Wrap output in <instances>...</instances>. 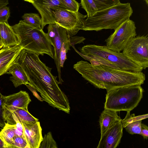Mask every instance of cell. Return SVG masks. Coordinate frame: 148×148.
<instances>
[{
	"label": "cell",
	"mask_w": 148,
	"mask_h": 148,
	"mask_svg": "<svg viewBox=\"0 0 148 148\" xmlns=\"http://www.w3.org/2000/svg\"><path fill=\"white\" fill-rule=\"evenodd\" d=\"M70 39L63 42L60 53V65L61 68L64 66L65 60L66 59V53L69 50H70Z\"/></svg>",
	"instance_id": "4316f807"
},
{
	"label": "cell",
	"mask_w": 148,
	"mask_h": 148,
	"mask_svg": "<svg viewBox=\"0 0 148 148\" xmlns=\"http://www.w3.org/2000/svg\"><path fill=\"white\" fill-rule=\"evenodd\" d=\"M82 8L87 13V17H90L98 11L93 0H80Z\"/></svg>",
	"instance_id": "603a6c76"
},
{
	"label": "cell",
	"mask_w": 148,
	"mask_h": 148,
	"mask_svg": "<svg viewBox=\"0 0 148 148\" xmlns=\"http://www.w3.org/2000/svg\"><path fill=\"white\" fill-rule=\"evenodd\" d=\"M55 23L64 28L69 37L75 35L84 26L85 18L87 15L78 11L73 12L63 9L53 11Z\"/></svg>",
	"instance_id": "ba28073f"
},
{
	"label": "cell",
	"mask_w": 148,
	"mask_h": 148,
	"mask_svg": "<svg viewBox=\"0 0 148 148\" xmlns=\"http://www.w3.org/2000/svg\"><path fill=\"white\" fill-rule=\"evenodd\" d=\"M23 49L18 45L3 47L0 50V76L7 72Z\"/></svg>",
	"instance_id": "5bb4252c"
},
{
	"label": "cell",
	"mask_w": 148,
	"mask_h": 148,
	"mask_svg": "<svg viewBox=\"0 0 148 148\" xmlns=\"http://www.w3.org/2000/svg\"><path fill=\"white\" fill-rule=\"evenodd\" d=\"M32 4L40 14L42 29L47 25L55 23L53 10L58 9H66L59 0H36Z\"/></svg>",
	"instance_id": "7c38bea8"
},
{
	"label": "cell",
	"mask_w": 148,
	"mask_h": 148,
	"mask_svg": "<svg viewBox=\"0 0 148 148\" xmlns=\"http://www.w3.org/2000/svg\"><path fill=\"white\" fill-rule=\"evenodd\" d=\"M5 148L4 144L3 141L0 138V148Z\"/></svg>",
	"instance_id": "836d02e7"
},
{
	"label": "cell",
	"mask_w": 148,
	"mask_h": 148,
	"mask_svg": "<svg viewBox=\"0 0 148 148\" xmlns=\"http://www.w3.org/2000/svg\"><path fill=\"white\" fill-rule=\"evenodd\" d=\"M16 135L15 125L6 123L0 132V138L4 143L5 148H9L13 138Z\"/></svg>",
	"instance_id": "ffe728a7"
},
{
	"label": "cell",
	"mask_w": 148,
	"mask_h": 148,
	"mask_svg": "<svg viewBox=\"0 0 148 148\" xmlns=\"http://www.w3.org/2000/svg\"><path fill=\"white\" fill-rule=\"evenodd\" d=\"M123 127L121 119L112 125L101 135L97 148H115L120 143L123 136Z\"/></svg>",
	"instance_id": "4fadbf2b"
},
{
	"label": "cell",
	"mask_w": 148,
	"mask_h": 148,
	"mask_svg": "<svg viewBox=\"0 0 148 148\" xmlns=\"http://www.w3.org/2000/svg\"><path fill=\"white\" fill-rule=\"evenodd\" d=\"M134 22L130 19L126 20L114 30L105 41L108 49L120 52L128 43L136 36Z\"/></svg>",
	"instance_id": "52a82bcc"
},
{
	"label": "cell",
	"mask_w": 148,
	"mask_h": 148,
	"mask_svg": "<svg viewBox=\"0 0 148 148\" xmlns=\"http://www.w3.org/2000/svg\"><path fill=\"white\" fill-rule=\"evenodd\" d=\"M117 112L104 109L99 117V123L101 135L117 121L121 120Z\"/></svg>",
	"instance_id": "ac0fdd59"
},
{
	"label": "cell",
	"mask_w": 148,
	"mask_h": 148,
	"mask_svg": "<svg viewBox=\"0 0 148 148\" xmlns=\"http://www.w3.org/2000/svg\"><path fill=\"white\" fill-rule=\"evenodd\" d=\"M78 53L84 58L97 61L108 66L135 72H141L142 67L134 63L122 53L111 50L106 46L88 45Z\"/></svg>",
	"instance_id": "5b68a950"
},
{
	"label": "cell",
	"mask_w": 148,
	"mask_h": 148,
	"mask_svg": "<svg viewBox=\"0 0 148 148\" xmlns=\"http://www.w3.org/2000/svg\"><path fill=\"white\" fill-rule=\"evenodd\" d=\"M22 123L28 148H39L43 139L40 122L32 124Z\"/></svg>",
	"instance_id": "9a60e30c"
},
{
	"label": "cell",
	"mask_w": 148,
	"mask_h": 148,
	"mask_svg": "<svg viewBox=\"0 0 148 148\" xmlns=\"http://www.w3.org/2000/svg\"><path fill=\"white\" fill-rule=\"evenodd\" d=\"M66 9L73 12L78 11L80 4L75 0H59Z\"/></svg>",
	"instance_id": "83f0119b"
},
{
	"label": "cell",
	"mask_w": 148,
	"mask_h": 148,
	"mask_svg": "<svg viewBox=\"0 0 148 148\" xmlns=\"http://www.w3.org/2000/svg\"><path fill=\"white\" fill-rule=\"evenodd\" d=\"M0 35L3 47L18 45L16 35L8 23H0Z\"/></svg>",
	"instance_id": "e0dca14e"
},
{
	"label": "cell",
	"mask_w": 148,
	"mask_h": 148,
	"mask_svg": "<svg viewBox=\"0 0 148 148\" xmlns=\"http://www.w3.org/2000/svg\"><path fill=\"white\" fill-rule=\"evenodd\" d=\"M11 74L10 80L15 88L22 84H28L29 83L28 77L22 68L18 64H13L6 73Z\"/></svg>",
	"instance_id": "d6986e66"
},
{
	"label": "cell",
	"mask_w": 148,
	"mask_h": 148,
	"mask_svg": "<svg viewBox=\"0 0 148 148\" xmlns=\"http://www.w3.org/2000/svg\"><path fill=\"white\" fill-rule=\"evenodd\" d=\"M3 95L0 92V127L3 128L6 123L3 115Z\"/></svg>",
	"instance_id": "f546056e"
},
{
	"label": "cell",
	"mask_w": 148,
	"mask_h": 148,
	"mask_svg": "<svg viewBox=\"0 0 148 148\" xmlns=\"http://www.w3.org/2000/svg\"><path fill=\"white\" fill-rule=\"evenodd\" d=\"M8 3V0H0V8L7 6Z\"/></svg>",
	"instance_id": "d6a6232c"
},
{
	"label": "cell",
	"mask_w": 148,
	"mask_h": 148,
	"mask_svg": "<svg viewBox=\"0 0 148 148\" xmlns=\"http://www.w3.org/2000/svg\"><path fill=\"white\" fill-rule=\"evenodd\" d=\"M85 40V38L83 37L74 36L70 37V45H74L77 43L83 42Z\"/></svg>",
	"instance_id": "4dcf8cb0"
},
{
	"label": "cell",
	"mask_w": 148,
	"mask_h": 148,
	"mask_svg": "<svg viewBox=\"0 0 148 148\" xmlns=\"http://www.w3.org/2000/svg\"><path fill=\"white\" fill-rule=\"evenodd\" d=\"M10 10L7 6L0 8V23H8V20L10 16Z\"/></svg>",
	"instance_id": "f1b7e54d"
},
{
	"label": "cell",
	"mask_w": 148,
	"mask_h": 148,
	"mask_svg": "<svg viewBox=\"0 0 148 148\" xmlns=\"http://www.w3.org/2000/svg\"><path fill=\"white\" fill-rule=\"evenodd\" d=\"M133 13L130 3L120 2L109 8L98 11L85 19L82 30L98 31L103 29L114 30L130 19Z\"/></svg>",
	"instance_id": "277c9868"
},
{
	"label": "cell",
	"mask_w": 148,
	"mask_h": 148,
	"mask_svg": "<svg viewBox=\"0 0 148 148\" xmlns=\"http://www.w3.org/2000/svg\"><path fill=\"white\" fill-rule=\"evenodd\" d=\"M39 55L23 49L14 63L22 68L29 85L40 93L43 100L60 110L69 113L70 107L67 97L59 87L57 77L51 73V69L41 61Z\"/></svg>",
	"instance_id": "6da1fadb"
},
{
	"label": "cell",
	"mask_w": 148,
	"mask_h": 148,
	"mask_svg": "<svg viewBox=\"0 0 148 148\" xmlns=\"http://www.w3.org/2000/svg\"><path fill=\"white\" fill-rule=\"evenodd\" d=\"M140 135H141L144 139H147L148 138V127L144 124L141 123Z\"/></svg>",
	"instance_id": "1f68e13d"
},
{
	"label": "cell",
	"mask_w": 148,
	"mask_h": 148,
	"mask_svg": "<svg viewBox=\"0 0 148 148\" xmlns=\"http://www.w3.org/2000/svg\"><path fill=\"white\" fill-rule=\"evenodd\" d=\"M23 20L36 27L41 28L42 19L39 14L35 13H25L22 16Z\"/></svg>",
	"instance_id": "7402d4cb"
},
{
	"label": "cell",
	"mask_w": 148,
	"mask_h": 148,
	"mask_svg": "<svg viewBox=\"0 0 148 148\" xmlns=\"http://www.w3.org/2000/svg\"><path fill=\"white\" fill-rule=\"evenodd\" d=\"M11 26L16 35L18 45L23 49L42 56L45 54L54 59L49 38L41 28L34 26L23 20Z\"/></svg>",
	"instance_id": "3957f363"
},
{
	"label": "cell",
	"mask_w": 148,
	"mask_h": 148,
	"mask_svg": "<svg viewBox=\"0 0 148 148\" xmlns=\"http://www.w3.org/2000/svg\"><path fill=\"white\" fill-rule=\"evenodd\" d=\"M0 42H1V40L0 35Z\"/></svg>",
	"instance_id": "74e56055"
},
{
	"label": "cell",
	"mask_w": 148,
	"mask_h": 148,
	"mask_svg": "<svg viewBox=\"0 0 148 148\" xmlns=\"http://www.w3.org/2000/svg\"><path fill=\"white\" fill-rule=\"evenodd\" d=\"M90 64L79 61L73 68L85 80L99 88L107 90L135 84L141 85L145 80L143 72H135L111 67L92 60Z\"/></svg>",
	"instance_id": "7a4b0ae2"
},
{
	"label": "cell",
	"mask_w": 148,
	"mask_h": 148,
	"mask_svg": "<svg viewBox=\"0 0 148 148\" xmlns=\"http://www.w3.org/2000/svg\"><path fill=\"white\" fill-rule=\"evenodd\" d=\"M3 46V44L1 42H0V49Z\"/></svg>",
	"instance_id": "d590c367"
},
{
	"label": "cell",
	"mask_w": 148,
	"mask_h": 148,
	"mask_svg": "<svg viewBox=\"0 0 148 148\" xmlns=\"http://www.w3.org/2000/svg\"><path fill=\"white\" fill-rule=\"evenodd\" d=\"M122 53L130 61L145 69L148 67L147 35L134 37L128 43Z\"/></svg>",
	"instance_id": "9c48e42d"
},
{
	"label": "cell",
	"mask_w": 148,
	"mask_h": 148,
	"mask_svg": "<svg viewBox=\"0 0 148 148\" xmlns=\"http://www.w3.org/2000/svg\"><path fill=\"white\" fill-rule=\"evenodd\" d=\"M58 147L56 143L54 140L51 133L49 132L43 137L39 148H56Z\"/></svg>",
	"instance_id": "cb8c5ba5"
},
{
	"label": "cell",
	"mask_w": 148,
	"mask_h": 148,
	"mask_svg": "<svg viewBox=\"0 0 148 148\" xmlns=\"http://www.w3.org/2000/svg\"><path fill=\"white\" fill-rule=\"evenodd\" d=\"M147 117V114L136 116L134 114L131 115L130 112H127L125 118L121 119V122L123 128L129 134H140L142 120Z\"/></svg>",
	"instance_id": "2e32d148"
},
{
	"label": "cell",
	"mask_w": 148,
	"mask_h": 148,
	"mask_svg": "<svg viewBox=\"0 0 148 148\" xmlns=\"http://www.w3.org/2000/svg\"><path fill=\"white\" fill-rule=\"evenodd\" d=\"M28 148L27 144L25 138L16 135L13 138L9 148Z\"/></svg>",
	"instance_id": "484cf974"
},
{
	"label": "cell",
	"mask_w": 148,
	"mask_h": 148,
	"mask_svg": "<svg viewBox=\"0 0 148 148\" xmlns=\"http://www.w3.org/2000/svg\"><path fill=\"white\" fill-rule=\"evenodd\" d=\"M141 85L135 84L107 90L104 109L118 112H130L138 105L143 97Z\"/></svg>",
	"instance_id": "8992f818"
},
{
	"label": "cell",
	"mask_w": 148,
	"mask_h": 148,
	"mask_svg": "<svg viewBox=\"0 0 148 148\" xmlns=\"http://www.w3.org/2000/svg\"><path fill=\"white\" fill-rule=\"evenodd\" d=\"M24 1L33 3L36 0H24Z\"/></svg>",
	"instance_id": "e575fe53"
},
{
	"label": "cell",
	"mask_w": 148,
	"mask_h": 148,
	"mask_svg": "<svg viewBox=\"0 0 148 148\" xmlns=\"http://www.w3.org/2000/svg\"><path fill=\"white\" fill-rule=\"evenodd\" d=\"M47 33L51 45L54 47V59L58 74L59 84L63 81L61 77L60 53L62 42L70 39L66 30L56 23L49 24Z\"/></svg>",
	"instance_id": "8fae6325"
},
{
	"label": "cell",
	"mask_w": 148,
	"mask_h": 148,
	"mask_svg": "<svg viewBox=\"0 0 148 148\" xmlns=\"http://www.w3.org/2000/svg\"><path fill=\"white\" fill-rule=\"evenodd\" d=\"M13 113L22 123L32 124L39 121L38 119L31 114L28 110L21 108L16 110Z\"/></svg>",
	"instance_id": "44dd1931"
},
{
	"label": "cell",
	"mask_w": 148,
	"mask_h": 148,
	"mask_svg": "<svg viewBox=\"0 0 148 148\" xmlns=\"http://www.w3.org/2000/svg\"><path fill=\"white\" fill-rule=\"evenodd\" d=\"M31 101L28 93L25 91L21 90L7 96L3 95V115L6 123L12 125L15 124L12 114L19 108L28 110V105Z\"/></svg>",
	"instance_id": "30bf717a"
},
{
	"label": "cell",
	"mask_w": 148,
	"mask_h": 148,
	"mask_svg": "<svg viewBox=\"0 0 148 148\" xmlns=\"http://www.w3.org/2000/svg\"><path fill=\"white\" fill-rule=\"evenodd\" d=\"M98 11L116 5L119 0H93Z\"/></svg>",
	"instance_id": "d4e9b609"
},
{
	"label": "cell",
	"mask_w": 148,
	"mask_h": 148,
	"mask_svg": "<svg viewBox=\"0 0 148 148\" xmlns=\"http://www.w3.org/2000/svg\"><path fill=\"white\" fill-rule=\"evenodd\" d=\"M144 0L145 1L146 3H147V5H148V0Z\"/></svg>",
	"instance_id": "8d00e7d4"
}]
</instances>
